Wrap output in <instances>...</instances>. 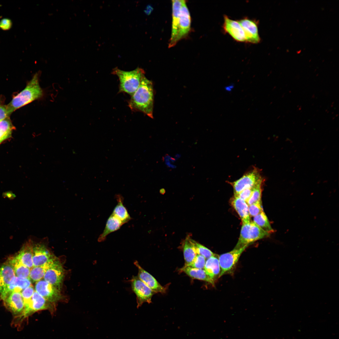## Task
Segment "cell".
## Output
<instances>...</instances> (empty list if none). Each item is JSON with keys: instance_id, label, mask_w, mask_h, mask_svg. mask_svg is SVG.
Listing matches in <instances>:
<instances>
[{"instance_id": "obj_25", "label": "cell", "mask_w": 339, "mask_h": 339, "mask_svg": "<svg viewBox=\"0 0 339 339\" xmlns=\"http://www.w3.org/2000/svg\"><path fill=\"white\" fill-rule=\"evenodd\" d=\"M116 198L117 203L112 214L118 218L123 224L128 222L132 218L123 205L122 197L120 195H117L116 196Z\"/></svg>"}, {"instance_id": "obj_7", "label": "cell", "mask_w": 339, "mask_h": 339, "mask_svg": "<svg viewBox=\"0 0 339 339\" xmlns=\"http://www.w3.org/2000/svg\"><path fill=\"white\" fill-rule=\"evenodd\" d=\"M24 308L19 317L24 319L39 310L52 309V303L45 299L35 291L31 298L24 301Z\"/></svg>"}, {"instance_id": "obj_18", "label": "cell", "mask_w": 339, "mask_h": 339, "mask_svg": "<svg viewBox=\"0 0 339 339\" xmlns=\"http://www.w3.org/2000/svg\"><path fill=\"white\" fill-rule=\"evenodd\" d=\"M15 276L13 268L8 262L0 266V296L1 298Z\"/></svg>"}, {"instance_id": "obj_26", "label": "cell", "mask_w": 339, "mask_h": 339, "mask_svg": "<svg viewBox=\"0 0 339 339\" xmlns=\"http://www.w3.org/2000/svg\"><path fill=\"white\" fill-rule=\"evenodd\" d=\"M192 239L187 236L182 244V248L185 264L184 266H188L190 265L195 258L197 253L193 244Z\"/></svg>"}, {"instance_id": "obj_13", "label": "cell", "mask_w": 339, "mask_h": 339, "mask_svg": "<svg viewBox=\"0 0 339 339\" xmlns=\"http://www.w3.org/2000/svg\"><path fill=\"white\" fill-rule=\"evenodd\" d=\"M223 28L225 32L235 40L239 42H246L244 31L238 21L230 19L225 15L224 16Z\"/></svg>"}, {"instance_id": "obj_16", "label": "cell", "mask_w": 339, "mask_h": 339, "mask_svg": "<svg viewBox=\"0 0 339 339\" xmlns=\"http://www.w3.org/2000/svg\"><path fill=\"white\" fill-rule=\"evenodd\" d=\"M3 300L5 306L13 314L19 316L22 313L24 308V304L20 292H10Z\"/></svg>"}, {"instance_id": "obj_33", "label": "cell", "mask_w": 339, "mask_h": 339, "mask_svg": "<svg viewBox=\"0 0 339 339\" xmlns=\"http://www.w3.org/2000/svg\"><path fill=\"white\" fill-rule=\"evenodd\" d=\"M206 259L203 256L197 254L192 262L188 266L195 268L204 269L206 261Z\"/></svg>"}, {"instance_id": "obj_22", "label": "cell", "mask_w": 339, "mask_h": 339, "mask_svg": "<svg viewBox=\"0 0 339 339\" xmlns=\"http://www.w3.org/2000/svg\"><path fill=\"white\" fill-rule=\"evenodd\" d=\"M32 285L29 278L15 276L10 283L1 298L3 299L9 293L13 292H21L24 289Z\"/></svg>"}, {"instance_id": "obj_6", "label": "cell", "mask_w": 339, "mask_h": 339, "mask_svg": "<svg viewBox=\"0 0 339 339\" xmlns=\"http://www.w3.org/2000/svg\"><path fill=\"white\" fill-rule=\"evenodd\" d=\"M263 181L264 179L259 169L254 168L245 174L239 179L229 183L233 187L234 195H236L245 189L253 188Z\"/></svg>"}, {"instance_id": "obj_36", "label": "cell", "mask_w": 339, "mask_h": 339, "mask_svg": "<svg viewBox=\"0 0 339 339\" xmlns=\"http://www.w3.org/2000/svg\"><path fill=\"white\" fill-rule=\"evenodd\" d=\"M252 190L253 188L245 189L234 196H237L246 202L251 195Z\"/></svg>"}, {"instance_id": "obj_4", "label": "cell", "mask_w": 339, "mask_h": 339, "mask_svg": "<svg viewBox=\"0 0 339 339\" xmlns=\"http://www.w3.org/2000/svg\"><path fill=\"white\" fill-rule=\"evenodd\" d=\"M270 234L256 224L253 222L242 224L240 236L234 248H239L259 239L266 237Z\"/></svg>"}, {"instance_id": "obj_31", "label": "cell", "mask_w": 339, "mask_h": 339, "mask_svg": "<svg viewBox=\"0 0 339 339\" xmlns=\"http://www.w3.org/2000/svg\"><path fill=\"white\" fill-rule=\"evenodd\" d=\"M264 181L260 182L253 188L251 195L246 202L249 206L256 202H261L262 185Z\"/></svg>"}, {"instance_id": "obj_35", "label": "cell", "mask_w": 339, "mask_h": 339, "mask_svg": "<svg viewBox=\"0 0 339 339\" xmlns=\"http://www.w3.org/2000/svg\"><path fill=\"white\" fill-rule=\"evenodd\" d=\"M35 291V289L32 285L22 290L21 293L23 301L30 299Z\"/></svg>"}, {"instance_id": "obj_19", "label": "cell", "mask_w": 339, "mask_h": 339, "mask_svg": "<svg viewBox=\"0 0 339 339\" xmlns=\"http://www.w3.org/2000/svg\"><path fill=\"white\" fill-rule=\"evenodd\" d=\"M33 242L30 239L23 245L15 257L30 269L34 266L32 261Z\"/></svg>"}, {"instance_id": "obj_9", "label": "cell", "mask_w": 339, "mask_h": 339, "mask_svg": "<svg viewBox=\"0 0 339 339\" xmlns=\"http://www.w3.org/2000/svg\"><path fill=\"white\" fill-rule=\"evenodd\" d=\"M35 291L36 292L52 304L57 302L62 299L60 289L44 279L35 282Z\"/></svg>"}, {"instance_id": "obj_21", "label": "cell", "mask_w": 339, "mask_h": 339, "mask_svg": "<svg viewBox=\"0 0 339 339\" xmlns=\"http://www.w3.org/2000/svg\"><path fill=\"white\" fill-rule=\"evenodd\" d=\"M218 256L216 254L208 258L204 269L207 275L214 281L219 278L220 272Z\"/></svg>"}, {"instance_id": "obj_12", "label": "cell", "mask_w": 339, "mask_h": 339, "mask_svg": "<svg viewBox=\"0 0 339 339\" xmlns=\"http://www.w3.org/2000/svg\"><path fill=\"white\" fill-rule=\"evenodd\" d=\"M238 21L244 31L246 42L256 44L260 42L258 24L256 20L245 18Z\"/></svg>"}, {"instance_id": "obj_27", "label": "cell", "mask_w": 339, "mask_h": 339, "mask_svg": "<svg viewBox=\"0 0 339 339\" xmlns=\"http://www.w3.org/2000/svg\"><path fill=\"white\" fill-rule=\"evenodd\" d=\"M8 262L13 267L16 277L29 278L30 269L22 264L15 256L10 257Z\"/></svg>"}, {"instance_id": "obj_34", "label": "cell", "mask_w": 339, "mask_h": 339, "mask_svg": "<svg viewBox=\"0 0 339 339\" xmlns=\"http://www.w3.org/2000/svg\"><path fill=\"white\" fill-rule=\"evenodd\" d=\"M261 201L249 206V212L250 216L255 217L263 211Z\"/></svg>"}, {"instance_id": "obj_1", "label": "cell", "mask_w": 339, "mask_h": 339, "mask_svg": "<svg viewBox=\"0 0 339 339\" xmlns=\"http://www.w3.org/2000/svg\"><path fill=\"white\" fill-rule=\"evenodd\" d=\"M153 83L144 76L138 88L131 96L128 106L132 111L142 112L153 118Z\"/></svg>"}, {"instance_id": "obj_29", "label": "cell", "mask_w": 339, "mask_h": 339, "mask_svg": "<svg viewBox=\"0 0 339 339\" xmlns=\"http://www.w3.org/2000/svg\"><path fill=\"white\" fill-rule=\"evenodd\" d=\"M14 129L9 117L0 121V144L11 137Z\"/></svg>"}, {"instance_id": "obj_2", "label": "cell", "mask_w": 339, "mask_h": 339, "mask_svg": "<svg viewBox=\"0 0 339 339\" xmlns=\"http://www.w3.org/2000/svg\"><path fill=\"white\" fill-rule=\"evenodd\" d=\"M40 74L39 72L36 73L25 88L7 105L10 115L17 109L43 97L44 92L39 84Z\"/></svg>"}, {"instance_id": "obj_17", "label": "cell", "mask_w": 339, "mask_h": 339, "mask_svg": "<svg viewBox=\"0 0 339 339\" xmlns=\"http://www.w3.org/2000/svg\"><path fill=\"white\" fill-rule=\"evenodd\" d=\"M134 265L138 270L137 276L146 285L155 293H164L166 288L161 285L151 274L144 269L136 261Z\"/></svg>"}, {"instance_id": "obj_39", "label": "cell", "mask_w": 339, "mask_h": 339, "mask_svg": "<svg viewBox=\"0 0 339 339\" xmlns=\"http://www.w3.org/2000/svg\"><path fill=\"white\" fill-rule=\"evenodd\" d=\"M233 85V84H231L226 86L225 88V90L228 92L231 91L234 88Z\"/></svg>"}, {"instance_id": "obj_38", "label": "cell", "mask_w": 339, "mask_h": 339, "mask_svg": "<svg viewBox=\"0 0 339 339\" xmlns=\"http://www.w3.org/2000/svg\"><path fill=\"white\" fill-rule=\"evenodd\" d=\"M10 116L7 105L0 104V121L9 117Z\"/></svg>"}, {"instance_id": "obj_37", "label": "cell", "mask_w": 339, "mask_h": 339, "mask_svg": "<svg viewBox=\"0 0 339 339\" xmlns=\"http://www.w3.org/2000/svg\"><path fill=\"white\" fill-rule=\"evenodd\" d=\"M12 25V22L11 19L5 18L0 21V28L3 30H10Z\"/></svg>"}, {"instance_id": "obj_15", "label": "cell", "mask_w": 339, "mask_h": 339, "mask_svg": "<svg viewBox=\"0 0 339 339\" xmlns=\"http://www.w3.org/2000/svg\"><path fill=\"white\" fill-rule=\"evenodd\" d=\"M183 0H172V23L171 37L169 47H172L177 43L176 39L179 24L180 11Z\"/></svg>"}, {"instance_id": "obj_23", "label": "cell", "mask_w": 339, "mask_h": 339, "mask_svg": "<svg viewBox=\"0 0 339 339\" xmlns=\"http://www.w3.org/2000/svg\"><path fill=\"white\" fill-rule=\"evenodd\" d=\"M123 224L118 218L111 214L107 221L103 233L98 238V241L100 242L104 241L109 234L118 230Z\"/></svg>"}, {"instance_id": "obj_8", "label": "cell", "mask_w": 339, "mask_h": 339, "mask_svg": "<svg viewBox=\"0 0 339 339\" xmlns=\"http://www.w3.org/2000/svg\"><path fill=\"white\" fill-rule=\"evenodd\" d=\"M132 289L136 296L137 307L138 308L145 302H151L152 298L155 293L141 280L137 276H133L131 280Z\"/></svg>"}, {"instance_id": "obj_24", "label": "cell", "mask_w": 339, "mask_h": 339, "mask_svg": "<svg viewBox=\"0 0 339 339\" xmlns=\"http://www.w3.org/2000/svg\"><path fill=\"white\" fill-rule=\"evenodd\" d=\"M180 271L192 278L205 281L214 285L215 281L207 275L204 269L184 266L180 269Z\"/></svg>"}, {"instance_id": "obj_3", "label": "cell", "mask_w": 339, "mask_h": 339, "mask_svg": "<svg viewBox=\"0 0 339 339\" xmlns=\"http://www.w3.org/2000/svg\"><path fill=\"white\" fill-rule=\"evenodd\" d=\"M112 73L118 77L120 92H125L132 96L139 86L145 72L142 68L137 67L131 71L122 70L117 67L113 69Z\"/></svg>"}, {"instance_id": "obj_30", "label": "cell", "mask_w": 339, "mask_h": 339, "mask_svg": "<svg viewBox=\"0 0 339 339\" xmlns=\"http://www.w3.org/2000/svg\"><path fill=\"white\" fill-rule=\"evenodd\" d=\"M253 222L259 227L270 234L274 232L268 218L263 211L254 217Z\"/></svg>"}, {"instance_id": "obj_11", "label": "cell", "mask_w": 339, "mask_h": 339, "mask_svg": "<svg viewBox=\"0 0 339 339\" xmlns=\"http://www.w3.org/2000/svg\"><path fill=\"white\" fill-rule=\"evenodd\" d=\"M56 258L45 244L41 242L33 243L32 261L34 266L43 265Z\"/></svg>"}, {"instance_id": "obj_14", "label": "cell", "mask_w": 339, "mask_h": 339, "mask_svg": "<svg viewBox=\"0 0 339 339\" xmlns=\"http://www.w3.org/2000/svg\"><path fill=\"white\" fill-rule=\"evenodd\" d=\"M191 30V18L190 12L186 1L183 0L180 11L179 24L176 39L177 42L186 38Z\"/></svg>"}, {"instance_id": "obj_32", "label": "cell", "mask_w": 339, "mask_h": 339, "mask_svg": "<svg viewBox=\"0 0 339 339\" xmlns=\"http://www.w3.org/2000/svg\"><path fill=\"white\" fill-rule=\"evenodd\" d=\"M192 242L197 254L203 256L206 259H207L216 254L207 247L193 239Z\"/></svg>"}, {"instance_id": "obj_10", "label": "cell", "mask_w": 339, "mask_h": 339, "mask_svg": "<svg viewBox=\"0 0 339 339\" xmlns=\"http://www.w3.org/2000/svg\"><path fill=\"white\" fill-rule=\"evenodd\" d=\"M64 277L63 267L60 261L56 258L46 271L43 278L60 289Z\"/></svg>"}, {"instance_id": "obj_20", "label": "cell", "mask_w": 339, "mask_h": 339, "mask_svg": "<svg viewBox=\"0 0 339 339\" xmlns=\"http://www.w3.org/2000/svg\"><path fill=\"white\" fill-rule=\"evenodd\" d=\"M230 203L240 217L242 224L250 221L249 212V205L243 199L236 196L231 199Z\"/></svg>"}, {"instance_id": "obj_28", "label": "cell", "mask_w": 339, "mask_h": 339, "mask_svg": "<svg viewBox=\"0 0 339 339\" xmlns=\"http://www.w3.org/2000/svg\"><path fill=\"white\" fill-rule=\"evenodd\" d=\"M56 258L43 265L33 266L31 268L29 277V278L31 281L36 282L42 279L46 271Z\"/></svg>"}, {"instance_id": "obj_5", "label": "cell", "mask_w": 339, "mask_h": 339, "mask_svg": "<svg viewBox=\"0 0 339 339\" xmlns=\"http://www.w3.org/2000/svg\"><path fill=\"white\" fill-rule=\"evenodd\" d=\"M248 245L234 248L232 250L218 256L220 268L219 278L225 274L233 273L241 255Z\"/></svg>"}]
</instances>
